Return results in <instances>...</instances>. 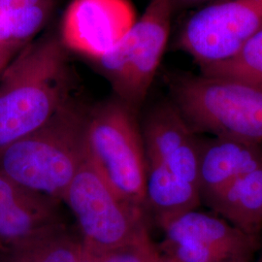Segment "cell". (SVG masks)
<instances>
[{
    "label": "cell",
    "instance_id": "obj_1",
    "mask_svg": "<svg viewBox=\"0 0 262 262\" xmlns=\"http://www.w3.org/2000/svg\"><path fill=\"white\" fill-rule=\"evenodd\" d=\"M71 84L59 38L46 35L23 48L0 74V152L64 106Z\"/></svg>",
    "mask_w": 262,
    "mask_h": 262
},
{
    "label": "cell",
    "instance_id": "obj_2",
    "mask_svg": "<svg viewBox=\"0 0 262 262\" xmlns=\"http://www.w3.org/2000/svg\"><path fill=\"white\" fill-rule=\"evenodd\" d=\"M88 111L71 98L42 126L0 152V172L61 202L88 158Z\"/></svg>",
    "mask_w": 262,
    "mask_h": 262
},
{
    "label": "cell",
    "instance_id": "obj_3",
    "mask_svg": "<svg viewBox=\"0 0 262 262\" xmlns=\"http://www.w3.org/2000/svg\"><path fill=\"white\" fill-rule=\"evenodd\" d=\"M170 101L195 131L261 144L262 89L217 76L168 77Z\"/></svg>",
    "mask_w": 262,
    "mask_h": 262
},
{
    "label": "cell",
    "instance_id": "obj_4",
    "mask_svg": "<svg viewBox=\"0 0 262 262\" xmlns=\"http://www.w3.org/2000/svg\"><path fill=\"white\" fill-rule=\"evenodd\" d=\"M136 112L117 96L88 111V158L113 190L146 210L147 156Z\"/></svg>",
    "mask_w": 262,
    "mask_h": 262
},
{
    "label": "cell",
    "instance_id": "obj_5",
    "mask_svg": "<svg viewBox=\"0 0 262 262\" xmlns=\"http://www.w3.org/2000/svg\"><path fill=\"white\" fill-rule=\"evenodd\" d=\"M174 12L170 0H150L122 41L93 60L115 96L135 111L146 99L164 55Z\"/></svg>",
    "mask_w": 262,
    "mask_h": 262
},
{
    "label": "cell",
    "instance_id": "obj_6",
    "mask_svg": "<svg viewBox=\"0 0 262 262\" xmlns=\"http://www.w3.org/2000/svg\"><path fill=\"white\" fill-rule=\"evenodd\" d=\"M62 201L75 215L88 244L96 249L120 248L148 235L146 210L122 200L89 158Z\"/></svg>",
    "mask_w": 262,
    "mask_h": 262
},
{
    "label": "cell",
    "instance_id": "obj_7",
    "mask_svg": "<svg viewBox=\"0 0 262 262\" xmlns=\"http://www.w3.org/2000/svg\"><path fill=\"white\" fill-rule=\"evenodd\" d=\"M262 28V0H216L195 11L177 47L208 66L235 56Z\"/></svg>",
    "mask_w": 262,
    "mask_h": 262
},
{
    "label": "cell",
    "instance_id": "obj_8",
    "mask_svg": "<svg viewBox=\"0 0 262 262\" xmlns=\"http://www.w3.org/2000/svg\"><path fill=\"white\" fill-rule=\"evenodd\" d=\"M170 257L178 262H253L258 237L223 217L188 211L159 223Z\"/></svg>",
    "mask_w": 262,
    "mask_h": 262
},
{
    "label": "cell",
    "instance_id": "obj_9",
    "mask_svg": "<svg viewBox=\"0 0 262 262\" xmlns=\"http://www.w3.org/2000/svg\"><path fill=\"white\" fill-rule=\"evenodd\" d=\"M136 20L130 0H72L59 39L66 49L93 61L116 47Z\"/></svg>",
    "mask_w": 262,
    "mask_h": 262
},
{
    "label": "cell",
    "instance_id": "obj_10",
    "mask_svg": "<svg viewBox=\"0 0 262 262\" xmlns=\"http://www.w3.org/2000/svg\"><path fill=\"white\" fill-rule=\"evenodd\" d=\"M141 132L147 159L159 161L179 178L198 187L201 142L170 100L150 109Z\"/></svg>",
    "mask_w": 262,
    "mask_h": 262
},
{
    "label": "cell",
    "instance_id": "obj_11",
    "mask_svg": "<svg viewBox=\"0 0 262 262\" xmlns=\"http://www.w3.org/2000/svg\"><path fill=\"white\" fill-rule=\"evenodd\" d=\"M59 201L23 187L0 172V251L62 224Z\"/></svg>",
    "mask_w": 262,
    "mask_h": 262
},
{
    "label": "cell",
    "instance_id": "obj_12",
    "mask_svg": "<svg viewBox=\"0 0 262 262\" xmlns=\"http://www.w3.org/2000/svg\"><path fill=\"white\" fill-rule=\"evenodd\" d=\"M262 164L260 144L215 137L201 142L198 162V188L208 203L224 188Z\"/></svg>",
    "mask_w": 262,
    "mask_h": 262
},
{
    "label": "cell",
    "instance_id": "obj_13",
    "mask_svg": "<svg viewBox=\"0 0 262 262\" xmlns=\"http://www.w3.org/2000/svg\"><path fill=\"white\" fill-rule=\"evenodd\" d=\"M207 205L230 225L258 237L262 227V164L234 180Z\"/></svg>",
    "mask_w": 262,
    "mask_h": 262
},
{
    "label": "cell",
    "instance_id": "obj_14",
    "mask_svg": "<svg viewBox=\"0 0 262 262\" xmlns=\"http://www.w3.org/2000/svg\"><path fill=\"white\" fill-rule=\"evenodd\" d=\"M147 166L146 209L155 215L158 224L196 210L202 200L197 186L179 178L157 160L147 159Z\"/></svg>",
    "mask_w": 262,
    "mask_h": 262
},
{
    "label": "cell",
    "instance_id": "obj_15",
    "mask_svg": "<svg viewBox=\"0 0 262 262\" xmlns=\"http://www.w3.org/2000/svg\"><path fill=\"white\" fill-rule=\"evenodd\" d=\"M56 0H0V47L14 55L45 26Z\"/></svg>",
    "mask_w": 262,
    "mask_h": 262
},
{
    "label": "cell",
    "instance_id": "obj_16",
    "mask_svg": "<svg viewBox=\"0 0 262 262\" xmlns=\"http://www.w3.org/2000/svg\"><path fill=\"white\" fill-rule=\"evenodd\" d=\"M79 258L78 252L66 238L62 224L0 251V262H78Z\"/></svg>",
    "mask_w": 262,
    "mask_h": 262
},
{
    "label": "cell",
    "instance_id": "obj_17",
    "mask_svg": "<svg viewBox=\"0 0 262 262\" xmlns=\"http://www.w3.org/2000/svg\"><path fill=\"white\" fill-rule=\"evenodd\" d=\"M200 68L205 75L240 80L262 89V28L235 56Z\"/></svg>",
    "mask_w": 262,
    "mask_h": 262
},
{
    "label": "cell",
    "instance_id": "obj_18",
    "mask_svg": "<svg viewBox=\"0 0 262 262\" xmlns=\"http://www.w3.org/2000/svg\"><path fill=\"white\" fill-rule=\"evenodd\" d=\"M109 250V253H104L99 256H81L78 262H154L158 257L148 239V235L142 237L133 243L120 248Z\"/></svg>",
    "mask_w": 262,
    "mask_h": 262
},
{
    "label": "cell",
    "instance_id": "obj_19",
    "mask_svg": "<svg viewBox=\"0 0 262 262\" xmlns=\"http://www.w3.org/2000/svg\"><path fill=\"white\" fill-rule=\"evenodd\" d=\"M173 6L174 11L176 10L182 9V8H187V7H191V6H195L198 4H202L208 1H212V0H170Z\"/></svg>",
    "mask_w": 262,
    "mask_h": 262
},
{
    "label": "cell",
    "instance_id": "obj_20",
    "mask_svg": "<svg viewBox=\"0 0 262 262\" xmlns=\"http://www.w3.org/2000/svg\"><path fill=\"white\" fill-rule=\"evenodd\" d=\"M15 56L13 53L4 48L0 47V74L4 70V68L8 66L11 59Z\"/></svg>",
    "mask_w": 262,
    "mask_h": 262
},
{
    "label": "cell",
    "instance_id": "obj_21",
    "mask_svg": "<svg viewBox=\"0 0 262 262\" xmlns=\"http://www.w3.org/2000/svg\"><path fill=\"white\" fill-rule=\"evenodd\" d=\"M154 262H178L177 260H175V259H173L172 257H169L167 259H165V260H161V259H159V257L155 260Z\"/></svg>",
    "mask_w": 262,
    "mask_h": 262
},
{
    "label": "cell",
    "instance_id": "obj_22",
    "mask_svg": "<svg viewBox=\"0 0 262 262\" xmlns=\"http://www.w3.org/2000/svg\"><path fill=\"white\" fill-rule=\"evenodd\" d=\"M262 262V261H261Z\"/></svg>",
    "mask_w": 262,
    "mask_h": 262
}]
</instances>
